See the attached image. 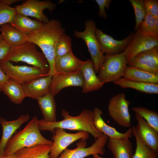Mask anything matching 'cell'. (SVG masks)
<instances>
[{
    "instance_id": "cell-20",
    "label": "cell",
    "mask_w": 158,
    "mask_h": 158,
    "mask_svg": "<svg viewBox=\"0 0 158 158\" xmlns=\"http://www.w3.org/2000/svg\"><path fill=\"white\" fill-rule=\"evenodd\" d=\"M77 58L72 51L60 57H56L55 62V73L79 71L85 63Z\"/></svg>"
},
{
    "instance_id": "cell-10",
    "label": "cell",
    "mask_w": 158,
    "mask_h": 158,
    "mask_svg": "<svg viewBox=\"0 0 158 158\" xmlns=\"http://www.w3.org/2000/svg\"><path fill=\"white\" fill-rule=\"evenodd\" d=\"M53 133L52 139L53 141L49 158H57L71 143L80 139L86 140L89 136V133L86 131H79L71 133L66 132L60 128H55Z\"/></svg>"
},
{
    "instance_id": "cell-12",
    "label": "cell",
    "mask_w": 158,
    "mask_h": 158,
    "mask_svg": "<svg viewBox=\"0 0 158 158\" xmlns=\"http://www.w3.org/2000/svg\"><path fill=\"white\" fill-rule=\"evenodd\" d=\"M95 33L101 51L106 55L115 54L123 51L130 43L134 34L131 32L123 39L116 40L97 28Z\"/></svg>"
},
{
    "instance_id": "cell-42",
    "label": "cell",
    "mask_w": 158,
    "mask_h": 158,
    "mask_svg": "<svg viewBox=\"0 0 158 158\" xmlns=\"http://www.w3.org/2000/svg\"><path fill=\"white\" fill-rule=\"evenodd\" d=\"M92 155L93 158H103L100 157L98 154H92Z\"/></svg>"
},
{
    "instance_id": "cell-8",
    "label": "cell",
    "mask_w": 158,
    "mask_h": 158,
    "mask_svg": "<svg viewBox=\"0 0 158 158\" xmlns=\"http://www.w3.org/2000/svg\"><path fill=\"white\" fill-rule=\"evenodd\" d=\"M130 102L127 100L124 93L114 95L110 99L108 105L109 115L119 125L131 128V116L129 110Z\"/></svg>"
},
{
    "instance_id": "cell-26",
    "label": "cell",
    "mask_w": 158,
    "mask_h": 158,
    "mask_svg": "<svg viewBox=\"0 0 158 158\" xmlns=\"http://www.w3.org/2000/svg\"><path fill=\"white\" fill-rule=\"evenodd\" d=\"M0 30L3 40L11 47L18 46L27 42L25 35L9 23L0 26Z\"/></svg>"
},
{
    "instance_id": "cell-35",
    "label": "cell",
    "mask_w": 158,
    "mask_h": 158,
    "mask_svg": "<svg viewBox=\"0 0 158 158\" xmlns=\"http://www.w3.org/2000/svg\"><path fill=\"white\" fill-rule=\"evenodd\" d=\"M134 10L135 16V24L134 30H136L140 24L145 17L147 13L143 0H129Z\"/></svg>"
},
{
    "instance_id": "cell-15",
    "label": "cell",
    "mask_w": 158,
    "mask_h": 158,
    "mask_svg": "<svg viewBox=\"0 0 158 158\" xmlns=\"http://www.w3.org/2000/svg\"><path fill=\"white\" fill-rule=\"evenodd\" d=\"M137 124L134 126L136 133L143 143L154 152L158 151V132L150 126L141 116L135 113Z\"/></svg>"
},
{
    "instance_id": "cell-39",
    "label": "cell",
    "mask_w": 158,
    "mask_h": 158,
    "mask_svg": "<svg viewBox=\"0 0 158 158\" xmlns=\"http://www.w3.org/2000/svg\"><path fill=\"white\" fill-rule=\"evenodd\" d=\"M11 47L4 40L0 43V61L5 58Z\"/></svg>"
},
{
    "instance_id": "cell-2",
    "label": "cell",
    "mask_w": 158,
    "mask_h": 158,
    "mask_svg": "<svg viewBox=\"0 0 158 158\" xmlns=\"http://www.w3.org/2000/svg\"><path fill=\"white\" fill-rule=\"evenodd\" d=\"M61 114L63 119L55 122H47L42 119L38 120L39 129L41 131H48L53 133L56 128L63 129L85 131L91 134L96 139L103 134L95 126L94 123V112L85 109L78 116L70 115L68 112L62 109Z\"/></svg>"
},
{
    "instance_id": "cell-22",
    "label": "cell",
    "mask_w": 158,
    "mask_h": 158,
    "mask_svg": "<svg viewBox=\"0 0 158 158\" xmlns=\"http://www.w3.org/2000/svg\"><path fill=\"white\" fill-rule=\"evenodd\" d=\"M9 23L23 34L27 35L39 29L43 23L16 13Z\"/></svg>"
},
{
    "instance_id": "cell-21",
    "label": "cell",
    "mask_w": 158,
    "mask_h": 158,
    "mask_svg": "<svg viewBox=\"0 0 158 158\" xmlns=\"http://www.w3.org/2000/svg\"><path fill=\"white\" fill-rule=\"evenodd\" d=\"M107 143L114 158H132L133 145L129 138H108Z\"/></svg>"
},
{
    "instance_id": "cell-13",
    "label": "cell",
    "mask_w": 158,
    "mask_h": 158,
    "mask_svg": "<svg viewBox=\"0 0 158 158\" xmlns=\"http://www.w3.org/2000/svg\"><path fill=\"white\" fill-rule=\"evenodd\" d=\"M134 33L127 46V64L139 54L146 50L158 47V38L145 35L138 29Z\"/></svg>"
},
{
    "instance_id": "cell-7",
    "label": "cell",
    "mask_w": 158,
    "mask_h": 158,
    "mask_svg": "<svg viewBox=\"0 0 158 158\" xmlns=\"http://www.w3.org/2000/svg\"><path fill=\"white\" fill-rule=\"evenodd\" d=\"M0 67L10 78L21 85L48 75V72L38 67L14 65L4 60L0 61Z\"/></svg>"
},
{
    "instance_id": "cell-11",
    "label": "cell",
    "mask_w": 158,
    "mask_h": 158,
    "mask_svg": "<svg viewBox=\"0 0 158 158\" xmlns=\"http://www.w3.org/2000/svg\"><path fill=\"white\" fill-rule=\"evenodd\" d=\"M56 6L55 4L49 0H27L14 8L16 13L33 17L45 23L49 20L44 14L43 11L47 9L51 12L55 9Z\"/></svg>"
},
{
    "instance_id": "cell-25",
    "label": "cell",
    "mask_w": 158,
    "mask_h": 158,
    "mask_svg": "<svg viewBox=\"0 0 158 158\" xmlns=\"http://www.w3.org/2000/svg\"><path fill=\"white\" fill-rule=\"evenodd\" d=\"M54 96L49 92L37 100L44 116L42 119L44 121L51 122L57 121Z\"/></svg>"
},
{
    "instance_id": "cell-5",
    "label": "cell",
    "mask_w": 158,
    "mask_h": 158,
    "mask_svg": "<svg viewBox=\"0 0 158 158\" xmlns=\"http://www.w3.org/2000/svg\"><path fill=\"white\" fill-rule=\"evenodd\" d=\"M127 47L123 51L118 54L106 55L101 66L98 77L104 84L117 80L124 75L127 66Z\"/></svg>"
},
{
    "instance_id": "cell-6",
    "label": "cell",
    "mask_w": 158,
    "mask_h": 158,
    "mask_svg": "<svg viewBox=\"0 0 158 158\" xmlns=\"http://www.w3.org/2000/svg\"><path fill=\"white\" fill-rule=\"evenodd\" d=\"M85 29L82 32L75 30V37L83 39L86 43L92 58L94 68L96 73L99 72V68L105 58L101 51L96 33L95 22L92 20H88L85 23Z\"/></svg>"
},
{
    "instance_id": "cell-34",
    "label": "cell",
    "mask_w": 158,
    "mask_h": 158,
    "mask_svg": "<svg viewBox=\"0 0 158 158\" xmlns=\"http://www.w3.org/2000/svg\"><path fill=\"white\" fill-rule=\"evenodd\" d=\"M71 37L64 33L61 37L55 48L56 57L64 56L72 51Z\"/></svg>"
},
{
    "instance_id": "cell-29",
    "label": "cell",
    "mask_w": 158,
    "mask_h": 158,
    "mask_svg": "<svg viewBox=\"0 0 158 158\" xmlns=\"http://www.w3.org/2000/svg\"><path fill=\"white\" fill-rule=\"evenodd\" d=\"M138 29L145 35L158 38V19L147 13Z\"/></svg>"
},
{
    "instance_id": "cell-32",
    "label": "cell",
    "mask_w": 158,
    "mask_h": 158,
    "mask_svg": "<svg viewBox=\"0 0 158 158\" xmlns=\"http://www.w3.org/2000/svg\"><path fill=\"white\" fill-rule=\"evenodd\" d=\"M133 135L135 137L136 142V148L132 158H156L157 153L151 150L141 141L137 134L134 126L131 127Z\"/></svg>"
},
{
    "instance_id": "cell-17",
    "label": "cell",
    "mask_w": 158,
    "mask_h": 158,
    "mask_svg": "<svg viewBox=\"0 0 158 158\" xmlns=\"http://www.w3.org/2000/svg\"><path fill=\"white\" fill-rule=\"evenodd\" d=\"M30 118L28 114L21 115L15 120L8 121L0 117V124L2 129L0 141V157L4 156L5 148L8 140L22 124L28 121Z\"/></svg>"
},
{
    "instance_id": "cell-23",
    "label": "cell",
    "mask_w": 158,
    "mask_h": 158,
    "mask_svg": "<svg viewBox=\"0 0 158 158\" xmlns=\"http://www.w3.org/2000/svg\"><path fill=\"white\" fill-rule=\"evenodd\" d=\"M51 146L38 144L19 149L14 154L16 158H49Z\"/></svg>"
},
{
    "instance_id": "cell-28",
    "label": "cell",
    "mask_w": 158,
    "mask_h": 158,
    "mask_svg": "<svg viewBox=\"0 0 158 158\" xmlns=\"http://www.w3.org/2000/svg\"><path fill=\"white\" fill-rule=\"evenodd\" d=\"M2 91L13 102L21 104L26 97L22 85L10 78L3 87Z\"/></svg>"
},
{
    "instance_id": "cell-9",
    "label": "cell",
    "mask_w": 158,
    "mask_h": 158,
    "mask_svg": "<svg viewBox=\"0 0 158 158\" xmlns=\"http://www.w3.org/2000/svg\"><path fill=\"white\" fill-rule=\"evenodd\" d=\"M108 137L103 134L95 139L94 143L90 147H85L86 140L81 139L77 144V147L73 149L66 148L57 158H85L94 154H103L104 148L107 143Z\"/></svg>"
},
{
    "instance_id": "cell-19",
    "label": "cell",
    "mask_w": 158,
    "mask_h": 158,
    "mask_svg": "<svg viewBox=\"0 0 158 158\" xmlns=\"http://www.w3.org/2000/svg\"><path fill=\"white\" fill-rule=\"evenodd\" d=\"M94 123L95 127L100 131L108 137L114 138H128L132 137L133 135L131 128H129L125 132L121 133L115 128L107 124L102 118L103 113L101 110L95 107L94 111Z\"/></svg>"
},
{
    "instance_id": "cell-30",
    "label": "cell",
    "mask_w": 158,
    "mask_h": 158,
    "mask_svg": "<svg viewBox=\"0 0 158 158\" xmlns=\"http://www.w3.org/2000/svg\"><path fill=\"white\" fill-rule=\"evenodd\" d=\"M20 0H0V26L9 23L16 13L14 8L10 6Z\"/></svg>"
},
{
    "instance_id": "cell-24",
    "label": "cell",
    "mask_w": 158,
    "mask_h": 158,
    "mask_svg": "<svg viewBox=\"0 0 158 158\" xmlns=\"http://www.w3.org/2000/svg\"><path fill=\"white\" fill-rule=\"evenodd\" d=\"M113 83L114 84L123 88H132L149 94L158 93V83L136 81L128 80L124 77L121 78Z\"/></svg>"
},
{
    "instance_id": "cell-18",
    "label": "cell",
    "mask_w": 158,
    "mask_h": 158,
    "mask_svg": "<svg viewBox=\"0 0 158 158\" xmlns=\"http://www.w3.org/2000/svg\"><path fill=\"white\" fill-rule=\"evenodd\" d=\"M80 71L83 78L82 90L83 93L96 91L103 87L104 83L97 75L92 60H86Z\"/></svg>"
},
{
    "instance_id": "cell-31",
    "label": "cell",
    "mask_w": 158,
    "mask_h": 158,
    "mask_svg": "<svg viewBox=\"0 0 158 158\" xmlns=\"http://www.w3.org/2000/svg\"><path fill=\"white\" fill-rule=\"evenodd\" d=\"M135 113L143 118L156 131L158 132V114L157 112L142 107H135L132 108Z\"/></svg>"
},
{
    "instance_id": "cell-1",
    "label": "cell",
    "mask_w": 158,
    "mask_h": 158,
    "mask_svg": "<svg viewBox=\"0 0 158 158\" xmlns=\"http://www.w3.org/2000/svg\"><path fill=\"white\" fill-rule=\"evenodd\" d=\"M65 31L61 22L53 19L43 23L39 29L25 35L27 42L34 43L42 50L49 66L48 75H53L55 73V48Z\"/></svg>"
},
{
    "instance_id": "cell-43",
    "label": "cell",
    "mask_w": 158,
    "mask_h": 158,
    "mask_svg": "<svg viewBox=\"0 0 158 158\" xmlns=\"http://www.w3.org/2000/svg\"><path fill=\"white\" fill-rule=\"evenodd\" d=\"M3 40L2 36L1 34H0V43Z\"/></svg>"
},
{
    "instance_id": "cell-3",
    "label": "cell",
    "mask_w": 158,
    "mask_h": 158,
    "mask_svg": "<svg viewBox=\"0 0 158 158\" xmlns=\"http://www.w3.org/2000/svg\"><path fill=\"white\" fill-rule=\"evenodd\" d=\"M38 119L34 116L22 130L16 131L7 142L5 148L4 156L13 154L18 150L40 144L52 145L53 141L44 138L39 127Z\"/></svg>"
},
{
    "instance_id": "cell-16",
    "label": "cell",
    "mask_w": 158,
    "mask_h": 158,
    "mask_svg": "<svg viewBox=\"0 0 158 158\" xmlns=\"http://www.w3.org/2000/svg\"><path fill=\"white\" fill-rule=\"evenodd\" d=\"M52 77L48 75L22 84L26 97L37 100L49 93Z\"/></svg>"
},
{
    "instance_id": "cell-37",
    "label": "cell",
    "mask_w": 158,
    "mask_h": 158,
    "mask_svg": "<svg viewBox=\"0 0 158 158\" xmlns=\"http://www.w3.org/2000/svg\"><path fill=\"white\" fill-rule=\"evenodd\" d=\"M144 5L147 13L151 14L158 19V1L156 0H145Z\"/></svg>"
},
{
    "instance_id": "cell-40",
    "label": "cell",
    "mask_w": 158,
    "mask_h": 158,
    "mask_svg": "<svg viewBox=\"0 0 158 158\" xmlns=\"http://www.w3.org/2000/svg\"><path fill=\"white\" fill-rule=\"evenodd\" d=\"M10 78L3 71L0 67V92Z\"/></svg>"
},
{
    "instance_id": "cell-36",
    "label": "cell",
    "mask_w": 158,
    "mask_h": 158,
    "mask_svg": "<svg viewBox=\"0 0 158 158\" xmlns=\"http://www.w3.org/2000/svg\"><path fill=\"white\" fill-rule=\"evenodd\" d=\"M158 66V47L146 50L138 54Z\"/></svg>"
},
{
    "instance_id": "cell-27",
    "label": "cell",
    "mask_w": 158,
    "mask_h": 158,
    "mask_svg": "<svg viewBox=\"0 0 158 158\" xmlns=\"http://www.w3.org/2000/svg\"><path fill=\"white\" fill-rule=\"evenodd\" d=\"M123 77L136 81L158 83V74L144 71L129 66H126Z\"/></svg>"
},
{
    "instance_id": "cell-33",
    "label": "cell",
    "mask_w": 158,
    "mask_h": 158,
    "mask_svg": "<svg viewBox=\"0 0 158 158\" xmlns=\"http://www.w3.org/2000/svg\"><path fill=\"white\" fill-rule=\"evenodd\" d=\"M128 65L144 71L158 74V66L138 56H135Z\"/></svg>"
},
{
    "instance_id": "cell-41",
    "label": "cell",
    "mask_w": 158,
    "mask_h": 158,
    "mask_svg": "<svg viewBox=\"0 0 158 158\" xmlns=\"http://www.w3.org/2000/svg\"><path fill=\"white\" fill-rule=\"evenodd\" d=\"M0 158H16L14 154L8 156H3L0 157Z\"/></svg>"
},
{
    "instance_id": "cell-14",
    "label": "cell",
    "mask_w": 158,
    "mask_h": 158,
    "mask_svg": "<svg viewBox=\"0 0 158 158\" xmlns=\"http://www.w3.org/2000/svg\"><path fill=\"white\" fill-rule=\"evenodd\" d=\"M83 78L80 71L73 72L56 73L52 75L50 93L54 96L66 87H82Z\"/></svg>"
},
{
    "instance_id": "cell-38",
    "label": "cell",
    "mask_w": 158,
    "mask_h": 158,
    "mask_svg": "<svg viewBox=\"0 0 158 158\" xmlns=\"http://www.w3.org/2000/svg\"><path fill=\"white\" fill-rule=\"evenodd\" d=\"M111 0H95V1L98 4L99 11L98 15L102 18L106 19L107 16L105 11V9H109Z\"/></svg>"
},
{
    "instance_id": "cell-4",
    "label": "cell",
    "mask_w": 158,
    "mask_h": 158,
    "mask_svg": "<svg viewBox=\"0 0 158 158\" xmlns=\"http://www.w3.org/2000/svg\"><path fill=\"white\" fill-rule=\"evenodd\" d=\"M11 62H23L40 68L49 73V66L42 52L39 51L36 45L28 42L11 47L3 59Z\"/></svg>"
}]
</instances>
